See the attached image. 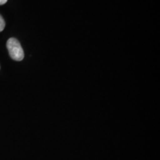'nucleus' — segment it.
Instances as JSON below:
<instances>
[{
	"instance_id": "nucleus-1",
	"label": "nucleus",
	"mask_w": 160,
	"mask_h": 160,
	"mask_svg": "<svg viewBox=\"0 0 160 160\" xmlns=\"http://www.w3.org/2000/svg\"><path fill=\"white\" fill-rule=\"evenodd\" d=\"M7 48L9 55L13 60L22 61L24 59V57H25L24 51L19 42L17 39L10 38L7 42Z\"/></svg>"
},
{
	"instance_id": "nucleus-2",
	"label": "nucleus",
	"mask_w": 160,
	"mask_h": 160,
	"mask_svg": "<svg viewBox=\"0 0 160 160\" xmlns=\"http://www.w3.org/2000/svg\"><path fill=\"white\" fill-rule=\"evenodd\" d=\"M5 20L2 17L1 15H0V32H2L5 28Z\"/></svg>"
},
{
	"instance_id": "nucleus-3",
	"label": "nucleus",
	"mask_w": 160,
	"mask_h": 160,
	"mask_svg": "<svg viewBox=\"0 0 160 160\" xmlns=\"http://www.w3.org/2000/svg\"><path fill=\"white\" fill-rule=\"evenodd\" d=\"M7 2L8 0H0V5H4V4H5Z\"/></svg>"
}]
</instances>
